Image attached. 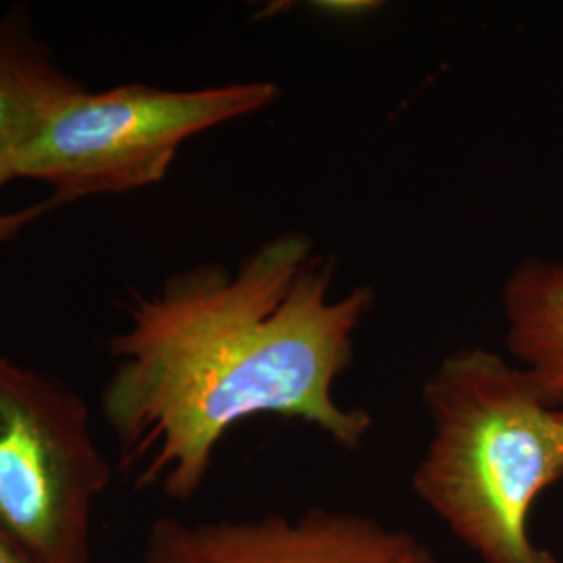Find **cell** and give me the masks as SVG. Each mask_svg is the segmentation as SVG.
Listing matches in <instances>:
<instances>
[{"label":"cell","mask_w":563,"mask_h":563,"mask_svg":"<svg viewBox=\"0 0 563 563\" xmlns=\"http://www.w3.org/2000/svg\"><path fill=\"white\" fill-rule=\"evenodd\" d=\"M332 286L334 260L311 236L282 232L234 269L201 263L134 295L101 395L125 481L192 501L223 437L257 416L360 449L374 420L336 401L334 386L376 295L357 286L334 297Z\"/></svg>","instance_id":"cell-1"},{"label":"cell","mask_w":563,"mask_h":563,"mask_svg":"<svg viewBox=\"0 0 563 563\" xmlns=\"http://www.w3.org/2000/svg\"><path fill=\"white\" fill-rule=\"evenodd\" d=\"M430 439L411 486L481 563H560L528 532L532 505L563 478L562 411L530 374L470 346L423 384Z\"/></svg>","instance_id":"cell-2"},{"label":"cell","mask_w":563,"mask_h":563,"mask_svg":"<svg viewBox=\"0 0 563 563\" xmlns=\"http://www.w3.org/2000/svg\"><path fill=\"white\" fill-rule=\"evenodd\" d=\"M278 95L263 80L199 90L80 86L53 107L21 155L18 178L48 184L63 202L141 190L167 176L184 142L260 113Z\"/></svg>","instance_id":"cell-3"},{"label":"cell","mask_w":563,"mask_h":563,"mask_svg":"<svg viewBox=\"0 0 563 563\" xmlns=\"http://www.w3.org/2000/svg\"><path fill=\"white\" fill-rule=\"evenodd\" d=\"M111 481L80 395L0 355V541L27 563H92Z\"/></svg>","instance_id":"cell-4"},{"label":"cell","mask_w":563,"mask_h":563,"mask_svg":"<svg viewBox=\"0 0 563 563\" xmlns=\"http://www.w3.org/2000/svg\"><path fill=\"white\" fill-rule=\"evenodd\" d=\"M142 563H441L409 530L351 509L148 526Z\"/></svg>","instance_id":"cell-5"},{"label":"cell","mask_w":563,"mask_h":563,"mask_svg":"<svg viewBox=\"0 0 563 563\" xmlns=\"http://www.w3.org/2000/svg\"><path fill=\"white\" fill-rule=\"evenodd\" d=\"M80 86L36 41L25 9L0 20V188L18 180L23 151L53 107Z\"/></svg>","instance_id":"cell-6"},{"label":"cell","mask_w":563,"mask_h":563,"mask_svg":"<svg viewBox=\"0 0 563 563\" xmlns=\"http://www.w3.org/2000/svg\"><path fill=\"white\" fill-rule=\"evenodd\" d=\"M507 349L541 390L563 401V262L523 260L504 286Z\"/></svg>","instance_id":"cell-7"},{"label":"cell","mask_w":563,"mask_h":563,"mask_svg":"<svg viewBox=\"0 0 563 563\" xmlns=\"http://www.w3.org/2000/svg\"><path fill=\"white\" fill-rule=\"evenodd\" d=\"M60 205H65V202L57 199V197H51L46 201L34 202V205L21 207L15 211L0 213V244L13 241L15 236H20L23 230H27L32 223L38 222L41 218H44L46 213H51L53 209H57Z\"/></svg>","instance_id":"cell-8"},{"label":"cell","mask_w":563,"mask_h":563,"mask_svg":"<svg viewBox=\"0 0 563 563\" xmlns=\"http://www.w3.org/2000/svg\"><path fill=\"white\" fill-rule=\"evenodd\" d=\"M0 563H27L25 560H21L20 555L15 551H11L7 544L0 541Z\"/></svg>","instance_id":"cell-9"},{"label":"cell","mask_w":563,"mask_h":563,"mask_svg":"<svg viewBox=\"0 0 563 563\" xmlns=\"http://www.w3.org/2000/svg\"><path fill=\"white\" fill-rule=\"evenodd\" d=\"M560 416H562V426H563V411H562V413H560Z\"/></svg>","instance_id":"cell-10"}]
</instances>
